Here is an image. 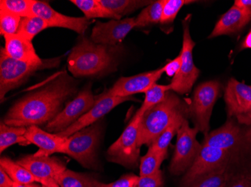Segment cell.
Returning a JSON list of instances; mask_svg holds the SVG:
<instances>
[{
    "label": "cell",
    "instance_id": "6da1fadb",
    "mask_svg": "<svg viewBox=\"0 0 251 187\" xmlns=\"http://www.w3.org/2000/svg\"><path fill=\"white\" fill-rule=\"evenodd\" d=\"M77 81L66 71L56 73L42 86L18 100L4 117L5 125L39 126L49 123L63 109L64 104L78 93Z\"/></svg>",
    "mask_w": 251,
    "mask_h": 187
},
{
    "label": "cell",
    "instance_id": "7a4b0ae2",
    "mask_svg": "<svg viewBox=\"0 0 251 187\" xmlns=\"http://www.w3.org/2000/svg\"><path fill=\"white\" fill-rule=\"evenodd\" d=\"M119 46L94 43L81 36L68 57V68L73 77H98L116 70Z\"/></svg>",
    "mask_w": 251,
    "mask_h": 187
},
{
    "label": "cell",
    "instance_id": "3957f363",
    "mask_svg": "<svg viewBox=\"0 0 251 187\" xmlns=\"http://www.w3.org/2000/svg\"><path fill=\"white\" fill-rule=\"evenodd\" d=\"M190 115L189 106L176 93L168 91L165 99L148 109L142 115L139 124V147L149 146L180 115Z\"/></svg>",
    "mask_w": 251,
    "mask_h": 187
},
{
    "label": "cell",
    "instance_id": "277c9868",
    "mask_svg": "<svg viewBox=\"0 0 251 187\" xmlns=\"http://www.w3.org/2000/svg\"><path fill=\"white\" fill-rule=\"evenodd\" d=\"M60 58L43 60L37 64L18 61L8 56L3 47L0 50V99L3 102L5 95L11 90L18 88L37 71L57 67Z\"/></svg>",
    "mask_w": 251,
    "mask_h": 187
},
{
    "label": "cell",
    "instance_id": "5b68a950",
    "mask_svg": "<svg viewBox=\"0 0 251 187\" xmlns=\"http://www.w3.org/2000/svg\"><path fill=\"white\" fill-rule=\"evenodd\" d=\"M101 126L100 122L87 126L66 138L61 154H67L89 169L100 168L97 149L101 137Z\"/></svg>",
    "mask_w": 251,
    "mask_h": 187
},
{
    "label": "cell",
    "instance_id": "8992f818",
    "mask_svg": "<svg viewBox=\"0 0 251 187\" xmlns=\"http://www.w3.org/2000/svg\"><path fill=\"white\" fill-rule=\"evenodd\" d=\"M142 117L135 113L121 136L108 147L106 152L108 162L128 168H135L139 166L141 158L138 139Z\"/></svg>",
    "mask_w": 251,
    "mask_h": 187
},
{
    "label": "cell",
    "instance_id": "52a82bcc",
    "mask_svg": "<svg viewBox=\"0 0 251 187\" xmlns=\"http://www.w3.org/2000/svg\"><path fill=\"white\" fill-rule=\"evenodd\" d=\"M199 132L197 128L190 126L187 119L182 124L177 131L174 155L169 165V171L173 175H184L200 154L202 145L197 140Z\"/></svg>",
    "mask_w": 251,
    "mask_h": 187
},
{
    "label": "cell",
    "instance_id": "ba28073f",
    "mask_svg": "<svg viewBox=\"0 0 251 187\" xmlns=\"http://www.w3.org/2000/svg\"><path fill=\"white\" fill-rule=\"evenodd\" d=\"M221 86L219 82L215 80L200 84L196 88L193 101L189 106L194 127L204 133V136L209 131L211 113L219 97Z\"/></svg>",
    "mask_w": 251,
    "mask_h": 187
},
{
    "label": "cell",
    "instance_id": "9c48e42d",
    "mask_svg": "<svg viewBox=\"0 0 251 187\" xmlns=\"http://www.w3.org/2000/svg\"><path fill=\"white\" fill-rule=\"evenodd\" d=\"M192 16L189 15L184 21L183 25V46L180 55L181 56V65L180 70L171 82V91L184 95L190 92L197 81L200 74L199 69L193 62V50L196 43L190 36V23Z\"/></svg>",
    "mask_w": 251,
    "mask_h": 187
},
{
    "label": "cell",
    "instance_id": "30bf717a",
    "mask_svg": "<svg viewBox=\"0 0 251 187\" xmlns=\"http://www.w3.org/2000/svg\"><path fill=\"white\" fill-rule=\"evenodd\" d=\"M232 155L231 152L202 145L193 165L182 177L179 187H190L212 171L229 166Z\"/></svg>",
    "mask_w": 251,
    "mask_h": 187
},
{
    "label": "cell",
    "instance_id": "8fae6325",
    "mask_svg": "<svg viewBox=\"0 0 251 187\" xmlns=\"http://www.w3.org/2000/svg\"><path fill=\"white\" fill-rule=\"evenodd\" d=\"M95 103L96 96L93 95L90 87L84 88L66 104L53 120L46 125V131L54 134L64 131L90 110Z\"/></svg>",
    "mask_w": 251,
    "mask_h": 187
},
{
    "label": "cell",
    "instance_id": "7c38bea8",
    "mask_svg": "<svg viewBox=\"0 0 251 187\" xmlns=\"http://www.w3.org/2000/svg\"><path fill=\"white\" fill-rule=\"evenodd\" d=\"M240 125L235 119L230 118L221 127L204 136L203 145L218 147L235 154L246 143H251V130L246 133Z\"/></svg>",
    "mask_w": 251,
    "mask_h": 187
},
{
    "label": "cell",
    "instance_id": "4fadbf2b",
    "mask_svg": "<svg viewBox=\"0 0 251 187\" xmlns=\"http://www.w3.org/2000/svg\"><path fill=\"white\" fill-rule=\"evenodd\" d=\"M129 101H136L133 97H115L113 96L108 90H105L101 95L96 96V103L90 110L75 123L68 127L64 131L57 133L63 138L70 137L76 132L82 130L84 128L94 125L99 122L101 118L111 112L114 108L120 104Z\"/></svg>",
    "mask_w": 251,
    "mask_h": 187
},
{
    "label": "cell",
    "instance_id": "5bb4252c",
    "mask_svg": "<svg viewBox=\"0 0 251 187\" xmlns=\"http://www.w3.org/2000/svg\"><path fill=\"white\" fill-rule=\"evenodd\" d=\"M17 163L42 181V185L56 186V178L66 171V163L56 157H36L34 154L24 156Z\"/></svg>",
    "mask_w": 251,
    "mask_h": 187
},
{
    "label": "cell",
    "instance_id": "9a60e30c",
    "mask_svg": "<svg viewBox=\"0 0 251 187\" xmlns=\"http://www.w3.org/2000/svg\"><path fill=\"white\" fill-rule=\"evenodd\" d=\"M135 27V18L111 20L105 22L97 21L90 39L98 44L116 46Z\"/></svg>",
    "mask_w": 251,
    "mask_h": 187
},
{
    "label": "cell",
    "instance_id": "2e32d148",
    "mask_svg": "<svg viewBox=\"0 0 251 187\" xmlns=\"http://www.w3.org/2000/svg\"><path fill=\"white\" fill-rule=\"evenodd\" d=\"M32 12L34 15L45 20L49 27L64 28L80 35H84L91 23L90 20L85 17L76 18L59 13L45 1L33 0Z\"/></svg>",
    "mask_w": 251,
    "mask_h": 187
},
{
    "label": "cell",
    "instance_id": "e0dca14e",
    "mask_svg": "<svg viewBox=\"0 0 251 187\" xmlns=\"http://www.w3.org/2000/svg\"><path fill=\"white\" fill-rule=\"evenodd\" d=\"M164 74L163 67L150 72L137 74L132 77H121L108 91L113 96L131 97L135 94L145 93Z\"/></svg>",
    "mask_w": 251,
    "mask_h": 187
},
{
    "label": "cell",
    "instance_id": "ac0fdd59",
    "mask_svg": "<svg viewBox=\"0 0 251 187\" xmlns=\"http://www.w3.org/2000/svg\"><path fill=\"white\" fill-rule=\"evenodd\" d=\"M228 118L238 119L251 110V85L230 79L224 95Z\"/></svg>",
    "mask_w": 251,
    "mask_h": 187
},
{
    "label": "cell",
    "instance_id": "d6986e66",
    "mask_svg": "<svg viewBox=\"0 0 251 187\" xmlns=\"http://www.w3.org/2000/svg\"><path fill=\"white\" fill-rule=\"evenodd\" d=\"M25 137L29 144L39 147V150L33 154L36 157H50L55 153L61 154L66 140V138L42 130L38 126H28Z\"/></svg>",
    "mask_w": 251,
    "mask_h": 187
},
{
    "label": "cell",
    "instance_id": "ffe728a7",
    "mask_svg": "<svg viewBox=\"0 0 251 187\" xmlns=\"http://www.w3.org/2000/svg\"><path fill=\"white\" fill-rule=\"evenodd\" d=\"M4 39L5 53L14 60L31 64H37L43 61L36 53L32 41L18 33L5 35Z\"/></svg>",
    "mask_w": 251,
    "mask_h": 187
},
{
    "label": "cell",
    "instance_id": "44dd1931",
    "mask_svg": "<svg viewBox=\"0 0 251 187\" xmlns=\"http://www.w3.org/2000/svg\"><path fill=\"white\" fill-rule=\"evenodd\" d=\"M251 21V18L243 10L233 5L216 23L214 30L208 38L213 39L218 36L237 33Z\"/></svg>",
    "mask_w": 251,
    "mask_h": 187
},
{
    "label": "cell",
    "instance_id": "7402d4cb",
    "mask_svg": "<svg viewBox=\"0 0 251 187\" xmlns=\"http://www.w3.org/2000/svg\"><path fill=\"white\" fill-rule=\"evenodd\" d=\"M101 6L108 10L115 20L132 13L139 8H145L153 1L147 0H99Z\"/></svg>",
    "mask_w": 251,
    "mask_h": 187
},
{
    "label": "cell",
    "instance_id": "603a6c76",
    "mask_svg": "<svg viewBox=\"0 0 251 187\" xmlns=\"http://www.w3.org/2000/svg\"><path fill=\"white\" fill-rule=\"evenodd\" d=\"M56 182L60 187H103L104 183L86 173L76 172L66 169L63 171Z\"/></svg>",
    "mask_w": 251,
    "mask_h": 187
},
{
    "label": "cell",
    "instance_id": "cb8c5ba5",
    "mask_svg": "<svg viewBox=\"0 0 251 187\" xmlns=\"http://www.w3.org/2000/svg\"><path fill=\"white\" fill-rule=\"evenodd\" d=\"M27 127L13 126L5 125L3 122L0 123V152L2 153L8 147L15 144L26 146L29 145L25 134Z\"/></svg>",
    "mask_w": 251,
    "mask_h": 187
},
{
    "label": "cell",
    "instance_id": "d4e9b609",
    "mask_svg": "<svg viewBox=\"0 0 251 187\" xmlns=\"http://www.w3.org/2000/svg\"><path fill=\"white\" fill-rule=\"evenodd\" d=\"M0 167L9 175L15 182L20 184L38 183L42 185V181L34 176L26 168L20 165L16 161L7 157L0 159Z\"/></svg>",
    "mask_w": 251,
    "mask_h": 187
},
{
    "label": "cell",
    "instance_id": "484cf974",
    "mask_svg": "<svg viewBox=\"0 0 251 187\" xmlns=\"http://www.w3.org/2000/svg\"><path fill=\"white\" fill-rule=\"evenodd\" d=\"M230 170V166L222 167L200 178L190 187H226L235 175Z\"/></svg>",
    "mask_w": 251,
    "mask_h": 187
},
{
    "label": "cell",
    "instance_id": "4316f807",
    "mask_svg": "<svg viewBox=\"0 0 251 187\" xmlns=\"http://www.w3.org/2000/svg\"><path fill=\"white\" fill-rule=\"evenodd\" d=\"M165 0L153 1L145 7L136 18H135V27H145L160 22L163 13Z\"/></svg>",
    "mask_w": 251,
    "mask_h": 187
},
{
    "label": "cell",
    "instance_id": "83f0119b",
    "mask_svg": "<svg viewBox=\"0 0 251 187\" xmlns=\"http://www.w3.org/2000/svg\"><path fill=\"white\" fill-rule=\"evenodd\" d=\"M187 116L189 115H180L148 147H151L156 151L167 154L168 148H169L171 141L173 140V137L177 135V131L181 126L182 124L184 123L186 119H187Z\"/></svg>",
    "mask_w": 251,
    "mask_h": 187
},
{
    "label": "cell",
    "instance_id": "f1b7e54d",
    "mask_svg": "<svg viewBox=\"0 0 251 187\" xmlns=\"http://www.w3.org/2000/svg\"><path fill=\"white\" fill-rule=\"evenodd\" d=\"M166 156L167 154L156 151L151 147H148L147 154L141 158L139 163V176H148L159 171Z\"/></svg>",
    "mask_w": 251,
    "mask_h": 187
},
{
    "label": "cell",
    "instance_id": "f546056e",
    "mask_svg": "<svg viewBox=\"0 0 251 187\" xmlns=\"http://www.w3.org/2000/svg\"><path fill=\"white\" fill-rule=\"evenodd\" d=\"M170 85H159L154 84L152 85L145 94V101L141 107L137 110L136 113L142 116L148 109L161 103L166 98L168 91H170Z\"/></svg>",
    "mask_w": 251,
    "mask_h": 187
},
{
    "label": "cell",
    "instance_id": "4dcf8cb0",
    "mask_svg": "<svg viewBox=\"0 0 251 187\" xmlns=\"http://www.w3.org/2000/svg\"><path fill=\"white\" fill-rule=\"evenodd\" d=\"M70 2L81 10L87 19L111 18L115 20L108 10L101 6L99 0H71Z\"/></svg>",
    "mask_w": 251,
    "mask_h": 187
},
{
    "label": "cell",
    "instance_id": "1f68e13d",
    "mask_svg": "<svg viewBox=\"0 0 251 187\" xmlns=\"http://www.w3.org/2000/svg\"><path fill=\"white\" fill-rule=\"evenodd\" d=\"M48 28H49V26L46 21L35 15L21 18V23L17 33L29 40L32 41L39 32Z\"/></svg>",
    "mask_w": 251,
    "mask_h": 187
},
{
    "label": "cell",
    "instance_id": "d6a6232c",
    "mask_svg": "<svg viewBox=\"0 0 251 187\" xmlns=\"http://www.w3.org/2000/svg\"><path fill=\"white\" fill-rule=\"evenodd\" d=\"M33 0H1L0 10H5L23 18L35 16L32 12Z\"/></svg>",
    "mask_w": 251,
    "mask_h": 187
},
{
    "label": "cell",
    "instance_id": "836d02e7",
    "mask_svg": "<svg viewBox=\"0 0 251 187\" xmlns=\"http://www.w3.org/2000/svg\"><path fill=\"white\" fill-rule=\"evenodd\" d=\"M21 18L5 10H0V34L14 35L18 32Z\"/></svg>",
    "mask_w": 251,
    "mask_h": 187
},
{
    "label": "cell",
    "instance_id": "e575fe53",
    "mask_svg": "<svg viewBox=\"0 0 251 187\" xmlns=\"http://www.w3.org/2000/svg\"><path fill=\"white\" fill-rule=\"evenodd\" d=\"M191 2L193 1L190 0H165L160 23L165 25L174 22L182 7Z\"/></svg>",
    "mask_w": 251,
    "mask_h": 187
},
{
    "label": "cell",
    "instance_id": "d590c367",
    "mask_svg": "<svg viewBox=\"0 0 251 187\" xmlns=\"http://www.w3.org/2000/svg\"><path fill=\"white\" fill-rule=\"evenodd\" d=\"M135 187H164L163 172L159 170L151 175L139 176Z\"/></svg>",
    "mask_w": 251,
    "mask_h": 187
},
{
    "label": "cell",
    "instance_id": "8d00e7d4",
    "mask_svg": "<svg viewBox=\"0 0 251 187\" xmlns=\"http://www.w3.org/2000/svg\"><path fill=\"white\" fill-rule=\"evenodd\" d=\"M139 176L134 174H126L110 184H104L103 187H135Z\"/></svg>",
    "mask_w": 251,
    "mask_h": 187
},
{
    "label": "cell",
    "instance_id": "74e56055",
    "mask_svg": "<svg viewBox=\"0 0 251 187\" xmlns=\"http://www.w3.org/2000/svg\"><path fill=\"white\" fill-rule=\"evenodd\" d=\"M226 187H251V174L246 172L235 174Z\"/></svg>",
    "mask_w": 251,
    "mask_h": 187
},
{
    "label": "cell",
    "instance_id": "f35d334b",
    "mask_svg": "<svg viewBox=\"0 0 251 187\" xmlns=\"http://www.w3.org/2000/svg\"><path fill=\"white\" fill-rule=\"evenodd\" d=\"M181 56L179 55L173 61L169 62L163 67L164 73H166L169 77H174L178 72L181 65Z\"/></svg>",
    "mask_w": 251,
    "mask_h": 187
},
{
    "label": "cell",
    "instance_id": "ab89813d",
    "mask_svg": "<svg viewBox=\"0 0 251 187\" xmlns=\"http://www.w3.org/2000/svg\"><path fill=\"white\" fill-rule=\"evenodd\" d=\"M15 181L0 167V187H13Z\"/></svg>",
    "mask_w": 251,
    "mask_h": 187
},
{
    "label": "cell",
    "instance_id": "60d3db41",
    "mask_svg": "<svg viewBox=\"0 0 251 187\" xmlns=\"http://www.w3.org/2000/svg\"><path fill=\"white\" fill-rule=\"evenodd\" d=\"M234 5L243 10L251 19V0H235Z\"/></svg>",
    "mask_w": 251,
    "mask_h": 187
},
{
    "label": "cell",
    "instance_id": "b9f144b4",
    "mask_svg": "<svg viewBox=\"0 0 251 187\" xmlns=\"http://www.w3.org/2000/svg\"><path fill=\"white\" fill-rule=\"evenodd\" d=\"M236 120V119H235ZM237 122L240 125H251V110L248 113L244 115L243 116L240 117L239 119H237Z\"/></svg>",
    "mask_w": 251,
    "mask_h": 187
},
{
    "label": "cell",
    "instance_id": "7bdbcfd3",
    "mask_svg": "<svg viewBox=\"0 0 251 187\" xmlns=\"http://www.w3.org/2000/svg\"><path fill=\"white\" fill-rule=\"evenodd\" d=\"M38 183H32V184H20V183H14L13 187H42V185H39Z\"/></svg>",
    "mask_w": 251,
    "mask_h": 187
},
{
    "label": "cell",
    "instance_id": "ee69618b",
    "mask_svg": "<svg viewBox=\"0 0 251 187\" xmlns=\"http://www.w3.org/2000/svg\"><path fill=\"white\" fill-rule=\"evenodd\" d=\"M42 187H60L59 185H56V186H45V185H42Z\"/></svg>",
    "mask_w": 251,
    "mask_h": 187
}]
</instances>
